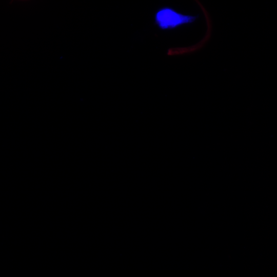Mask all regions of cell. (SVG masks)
Masks as SVG:
<instances>
[{"label":"cell","instance_id":"cell-1","mask_svg":"<svg viewBox=\"0 0 277 277\" xmlns=\"http://www.w3.org/2000/svg\"><path fill=\"white\" fill-rule=\"evenodd\" d=\"M199 17V15L184 14L171 7L165 6L159 8L155 11L154 24L161 30H173L193 24Z\"/></svg>","mask_w":277,"mask_h":277}]
</instances>
